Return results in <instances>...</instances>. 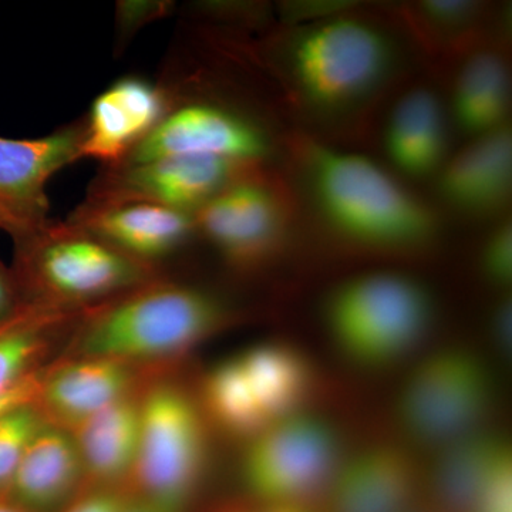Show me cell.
<instances>
[{
	"label": "cell",
	"mask_w": 512,
	"mask_h": 512,
	"mask_svg": "<svg viewBox=\"0 0 512 512\" xmlns=\"http://www.w3.org/2000/svg\"><path fill=\"white\" fill-rule=\"evenodd\" d=\"M342 461L338 430L306 410L252 437L242 458V480L265 503L302 507L330 488Z\"/></svg>",
	"instance_id": "cell-7"
},
{
	"label": "cell",
	"mask_w": 512,
	"mask_h": 512,
	"mask_svg": "<svg viewBox=\"0 0 512 512\" xmlns=\"http://www.w3.org/2000/svg\"><path fill=\"white\" fill-rule=\"evenodd\" d=\"M265 512H308L303 510L302 507H272Z\"/></svg>",
	"instance_id": "cell-34"
},
{
	"label": "cell",
	"mask_w": 512,
	"mask_h": 512,
	"mask_svg": "<svg viewBox=\"0 0 512 512\" xmlns=\"http://www.w3.org/2000/svg\"><path fill=\"white\" fill-rule=\"evenodd\" d=\"M39 349V338L25 323H0V394L15 386L25 375Z\"/></svg>",
	"instance_id": "cell-26"
},
{
	"label": "cell",
	"mask_w": 512,
	"mask_h": 512,
	"mask_svg": "<svg viewBox=\"0 0 512 512\" xmlns=\"http://www.w3.org/2000/svg\"><path fill=\"white\" fill-rule=\"evenodd\" d=\"M43 421L30 404L0 416V488L8 487L23 453Z\"/></svg>",
	"instance_id": "cell-25"
},
{
	"label": "cell",
	"mask_w": 512,
	"mask_h": 512,
	"mask_svg": "<svg viewBox=\"0 0 512 512\" xmlns=\"http://www.w3.org/2000/svg\"><path fill=\"white\" fill-rule=\"evenodd\" d=\"M195 231L238 269L261 268L281 254L291 234V192L261 165L229 183L192 212Z\"/></svg>",
	"instance_id": "cell-8"
},
{
	"label": "cell",
	"mask_w": 512,
	"mask_h": 512,
	"mask_svg": "<svg viewBox=\"0 0 512 512\" xmlns=\"http://www.w3.org/2000/svg\"><path fill=\"white\" fill-rule=\"evenodd\" d=\"M15 308V286L6 269L0 264V323L8 320Z\"/></svg>",
	"instance_id": "cell-30"
},
{
	"label": "cell",
	"mask_w": 512,
	"mask_h": 512,
	"mask_svg": "<svg viewBox=\"0 0 512 512\" xmlns=\"http://www.w3.org/2000/svg\"><path fill=\"white\" fill-rule=\"evenodd\" d=\"M0 512H18L13 510V508L6 507V505L0 504Z\"/></svg>",
	"instance_id": "cell-35"
},
{
	"label": "cell",
	"mask_w": 512,
	"mask_h": 512,
	"mask_svg": "<svg viewBox=\"0 0 512 512\" xmlns=\"http://www.w3.org/2000/svg\"><path fill=\"white\" fill-rule=\"evenodd\" d=\"M316 382L312 360L301 349L261 343L215 366L205 380L204 399L222 429L254 437L306 412Z\"/></svg>",
	"instance_id": "cell-4"
},
{
	"label": "cell",
	"mask_w": 512,
	"mask_h": 512,
	"mask_svg": "<svg viewBox=\"0 0 512 512\" xmlns=\"http://www.w3.org/2000/svg\"><path fill=\"white\" fill-rule=\"evenodd\" d=\"M269 153V138L254 121L214 104L190 103L168 110L120 164L180 156L262 164Z\"/></svg>",
	"instance_id": "cell-12"
},
{
	"label": "cell",
	"mask_w": 512,
	"mask_h": 512,
	"mask_svg": "<svg viewBox=\"0 0 512 512\" xmlns=\"http://www.w3.org/2000/svg\"><path fill=\"white\" fill-rule=\"evenodd\" d=\"M491 332L497 348L507 352L511 346V301L510 298H503L495 306L491 315Z\"/></svg>",
	"instance_id": "cell-28"
},
{
	"label": "cell",
	"mask_w": 512,
	"mask_h": 512,
	"mask_svg": "<svg viewBox=\"0 0 512 512\" xmlns=\"http://www.w3.org/2000/svg\"><path fill=\"white\" fill-rule=\"evenodd\" d=\"M170 110L167 93L140 77H124L94 99L84 121L80 160L119 165Z\"/></svg>",
	"instance_id": "cell-14"
},
{
	"label": "cell",
	"mask_w": 512,
	"mask_h": 512,
	"mask_svg": "<svg viewBox=\"0 0 512 512\" xmlns=\"http://www.w3.org/2000/svg\"><path fill=\"white\" fill-rule=\"evenodd\" d=\"M227 306L187 286H157L128 296L87 329L83 349L94 357H150L191 348L225 325Z\"/></svg>",
	"instance_id": "cell-6"
},
{
	"label": "cell",
	"mask_w": 512,
	"mask_h": 512,
	"mask_svg": "<svg viewBox=\"0 0 512 512\" xmlns=\"http://www.w3.org/2000/svg\"><path fill=\"white\" fill-rule=\"evenodd\" d=\"M23 261L47 291L89 299L133 288L147 276L131 258L67 221H47L15 235Z\"/></svg>",
	"instance_id": "cell-10"
},
{
	"label": "cell",
	"mask_w": 512,
	"mask_h": 512,
	"mask_svg": "<svg viewBox=\"0 0 512 512\" xmlns=\"http://www.w3.org/2000/svg\"><path fill=\"white\" fill-rule=\"evenodd\" d=\"M140 436L141 407L120 399L82 421L80 456L97 477L114 480L136 466Z\"/></svg>",
	"instance_id": "cell-23"
},
{
	"label": "cell",
	"mask_w": 512,
	"mask_h": 512,
	"mask_svg": "<svg viewBox=\"0 0 512 512\" xmlns=\"http://www.w3.org/2000/svg\"><path fill=\"white\" fill-rule=\"evenodd\" d=\"M123 504L111 495H94L70 512H120Z\"/></svg>",
	"instance_id": "cell-31"
},
{
	"label": "cell",
	"mask_w": 512,
	"mask_h": 512,
	"mask_svg": "<svg viewBox=\"0 0 512 512\" xmlns=\"http://www.w3.org/2000/svg\"><path fill=\"white\" fill-rule=\"evenodd\" d=\"M397 29L393 18L346 8L289 26L272 40L269 59L299 113L336 130L365 119L403 79L413 45Z\"/></svg>",
	"instance_id": "cell-1"
},
{
	"label": "cell",
	"mask_w": 512,
	"mask_h": 512,
	"mask_svg": "<svg viewBox=\"0 0 512 512\" xmlns=\"http://www.w3.org/2000/svg\"><path fill=\"white\" fill-rule=\"evenodd\" d=\"M128 384L126 367L97 357L90 362L66 367L50 383L47 403L64 419L82 421L120 400Z\"/></svg>",
	"instance_id": "cell-24"
},
{
	"label": "cell",
	"mask_w": 512,
	"mask_h": 512,
	"mask_svg": "<svg viewBox=\"0 0 512 512\" xmlns=\"http://www.w3.org/2000/svg\"><path fill=\"white\" fill-rule=\"evenodd\" d=\"M481 271L490 284L507 288L512 278V224L503 220L485 239L481 251Z\"/></svg>",
	"instance_id": "cell-27"
},
{
	"label": "cell",
	"mask_w": 512,
	"mask_h": 512,
	"mask_svg": "<svg viewBox=\"0 0 512 512\" xmlns=\"http://www.w3.org/2000/svg\"><path fill=\"white\" fill-rule=\"evenodd\" d=\"M507 478H511L507 441L480 430L441 447L431 470L430 488L441 510L474 512Z\"/></svg>",
	"instance_id": "cell-18"
},
{
	"label": "cell",
	"mask_w": 512,
	"mask_h": 512,
	"mask_svg": "<svg viewBox=\"0 0 512 512\" xmlns=\"http://www.w3.org/2000/svg\"><path fill=\"white\" fill-rule=\"evenodd\" d=\"M293 173L316 222L353 251L416 256L437 244L440 221L384 168L319 138L291 140Z\"/></svg>",
	"instance_id": "cell-2"
},
{
	"label": "cell",
	"mask_w": 512,
	"mask_h": 512,
	"mask_svg": "<svg viewBox=\"0 0 512 512\" xmlns=\"http://www.w3.org/2000/svg\"><path fill=\"white\" fill-rule=\"evenodd\" d=\"M495 397L494 373L483 357L450 346L421 359L407 375L396 419L410 439L441 448L483 430Z\"/></svg>",
	"instance_id": "cell-5"
},
{
	"label": "cell",
	"mask_w": 512,
	"mask_h": 512,
	"mask_svg": "<svg viewBox=\"0 0 512 512\" xmlns=\"http://www.w3.org/2000/svg\"><path fill=\"white\" fill-rule=\"evenodd\" d=\"M120 512H158L153 510L151 507H141V505H130V507H126L123 505Z\"/></svg>",
	"instance_id": "cell-33"
},
{
	"label": "cell",
	"mask_w": 512,
	"mask_h": 512,
	"mask_svg": "<svg viewBox=\"0 0 512 512\" xmlns=\"http://www.w3.org/2000/svg\"><path fill=\"white\" fill-rule=\"evenodd\" d=\"M451 107L458 128L478 138L508 126L511 74L504 47L491 39L450 67Z\"/></svg>",
	"instance_id": "cell-19"
},
{
	"label": "cell",
	"mask_w": 512,
	"mask_h": 512,
	"mask_svg": "<svg viewBox=\"0 0 512 512\" xmlns=\"http://www.w3.org/2000/svg\"><path fill=\"white\" fill-rule=\"evenodd\" d=\"M66 221L141 262L170 254L195 231L192 212L146 202L82 204Z\"/></svg>",
	"instance_id": "cell-15"
},
{
	"label": "cell",
	"mask_w": 512,
	"mask_h": 512,
	"mask_svg": "<svg viewBox=\"0 0 512 512\" xmlns=\"http://www.w3.org/2000/svg\"><path fill=\"white\" fill-rule=\"evenodd\" d=\"M37 382L32 377H23L15 386L0 394V416L19 406L30 404L36 396Z\"/></svg>",
	"instance_id": "cell-29"
},
{
	"label": "cell",
	"mask_w": 512,
	"mask_h": 512,
	"mask_svg": "<svg viewBox=\"0 0 512 512\" xmlns=\"http://www.w3.org/2000/svg\"><path fill=\"white\" fill-rule=\"evenodd\" d=\"M394 10V20L417 52L446 70L474 47L493 39V15L485 3L413 2Z\"/></svg>",
	"instance_id": "cell-20"
},
{
	"label": "cell",
	"mask_w": 512,
	"mask_h": 512,
	"mask_svg": "<svg viewBox=\"0 0 512 512\" xmlns=\"http://www.w3.org/2000/svg\"><path fill=\"white\" fill-rule=\"evenodd\" d=\"M511 191L510 126L473 138V143L446 161L439 173L441 200L470 217H494L507 210Z\"/></svg>",
	"instance_id": "cell-16"
},
{
	"label": "cell",
	"mask_w": 512,
	"mask_h": 512,
	"mask_svg": "<svg viewBox=\"0 0 512 512\" xmlns=\"http://www.w3.org/2000/svg\"><path fill=\"white\" fill-rule=\"evenodd\" d=\"M419 484L412 454L379 444L342 461L329 490L335 512H407Z\"/></svg>",
	"instance_id": "cell-17"
},
{
	"label": "cell",
	"mask_w": 512,
	"mask_h": 512,
	"mask_svg": "<svg viewBox=\"0 0 512 512\" xmlns=\"http://www.w3.org/2000/svg\"><path fill=\"white\" fill-rule=\"evenodd\" d=\"M0 229H5V231H8L9 234L12 235V221L9 220L8 215H6L5 212H3L2 210H0Z\"/></svg>",
	"instance_id": "cell-32"
},
{
	"label": "cell",
	"mask_w": 512,
	"mask_h": 512,
	"mask_svg": "<svg viewBox=\"0 0 512 512\" xmlns=\"http://www.w3.org/2000/svg\"><path fill=\"white\" fill-rule=\"evenodd\" d=\"M434 319L436 302L427 286L402 272L346 279L322 303L329 342L350 366L365 372H382L412 356Z\"/></svg>",
	"instance_id": "cell-3"
},
{
	"label": "cell",
	"mask_w": 512,
	"mask_h": 512,
	"mask_svg": "<svg viewBox=\"0 0 512 512\" xmlns=\"http://www.w3.org/2000/svg\"><path fill=\"white\" fill-rule=\"evenodd\" d=\"M84 123L40 138L0 137V210L13 224L12 237L49 221L47 184L80 161Z\"/></svg>",
	"instance_id": "cell-13"
},
{
	"label": "cell",
	"mask_w": 512,
	"mask_h": 512,
	"mask_svg": "<svg viewBox=\"0 0 512 512\" xmlns=\"http://www.w3.org/2000/svg\"><path fill=\"white\" fill-rule=\"evenodd\" d=\"M205 433L194 404L173 387H158L141 407L136 467L141 487L158 512H178L200 483Z\"/></svg>",
	"instance_id": "cell-9"
},
{
	"label": "cell",
	"mask_w": 512,
	"mask_h": 512,
	"mask_svg": "<svg viewBox=\"0 0 512 512\" xmlns=\"http://www.w3.org/2000/svg\"><path fill=\"white\" fill-rule=\"evenodd\" d=\"M447 121L437 94L414 87L394 104L384 150L403 174L423 178L439 174L447 161Z\"/></svg>",
	"instance_id": "cell-21"
},
{
	"label": "cell",
	"mask_w": 512,
	"mask_h": 512,
	"mask_svg": "<svg viewBox=\"0 0 512 512\" xmlns=\"http://www.w3.org/2000/svg\"><path fill=\"white\" fill-rule=\"evenodd\" d=\"M80 467L79 447L62 431L43 424L23 453L8 487L23 507L49 511L72 493Z\"/></svg>",
	"instance_id": "cell-22"
},
{
	"label": "cell",
	"mask_w": 512,
	"mask_h": 512,
	"mask_svg": "<svg viewBox=\"0 0 512 512\" xmlns=\"http://www.w3.org/2000/svg\"><path fill=\"white\" fill-rule=\"evenodd\" d=\"M262 164L215 157H164L109 167L93 181L84 205L146 202L194 212L242 174Z\"/></svg>",
	"instance_id": "cell-11"
}]
</instances>
